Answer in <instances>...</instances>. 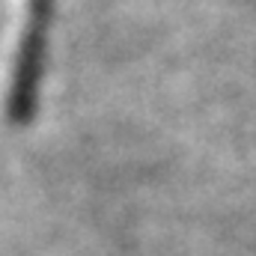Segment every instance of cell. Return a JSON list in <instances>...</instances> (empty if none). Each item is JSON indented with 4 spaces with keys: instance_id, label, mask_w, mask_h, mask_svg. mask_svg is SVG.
I'll list each match as a JSON object with an SVG mask.
<instances>
[{
    "instance_id": "1",
    "label": "cell",
    "mask_w": 256,
    "mask_h": 256,
    "mask_svg": "<svg viewBox=\"0 0 256 256\" xmlns=\"http://www.w3.org/2000/svg\"><path fill=\"white\" fill-rule=\"evenodd\" d=\"M51 21H54V0H30L27 3L18 51L12 60L9 96H6V116L15 126H27L36 116L45 57H48V39H51Z\"/></svg>"
}]
</instances>
